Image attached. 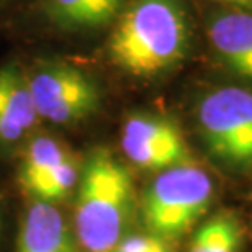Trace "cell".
<instances>
[{
    "instance_id": "obj_1",
    "label": "cell",
    "mask_w": 252,
    "mask_h": 252,
    "mask_svg": "<svg viewBox=\"0 0 252 252\" xmlns=\"http://www.w3.org/2000/svg\"><path fill=\"white\" fill-rule=\"evenodd\" d=\"M190 39L182 0H131L110 36L108 54L125 72L148 77L182 61Z\"/></svg>"
},
{
    "instance_id": "obj_2",
    "label": "cell",
    "mask_w": 252,
    "mask_h": 252,
    "mask_svg": "<svg viewBox=\"0 0 252 252\" xmlns=\"http://www.w3.org/2000/svg\"><path fill=\"white\" fill-rule=\"evenodd\" d=\"M134 206L129 170L108 151L89 156L74 211L77 241L87 252H112L123 239Z\"/></svg>"
},
{
    "instance_id": "obj_3",
    "label": "cell",
    "mask_w": 252,
    "mask_h": 252,
    "mask_svg": "<svg viewBox=\"0 0 252 252\" xmlns=\"http://www.w3.org/2000/svg\"><path fill=\"white\" fill-rule=\"evenodd\" d=\"M213 191V180L198 165L185 162L164 169L144 195V223L154 236L175 238L205 215Z\"/></svg>"
},
{
    "instance_id": "obj_4",
    "label": "cell",
    "mask_w": 252,
    "mask_h": 252,
    "mask_svg": "<svg viewBox=\"0 0 252 252\" xmlns=\"http://www.w3.org/2000/svg\"><path fill=\"white\" fill-rule=\"evenodd\" d=\"M198 126L208 149L231 165H252V92L226 85L198 103Z\"/></svg>"
},
{
    "instance_id": "obj_5",
    "label": "cell",
    "mask_w": 252,
    "mask_h": 252,
    "mask_svg": "<svg viewBox=\"0 0 252 252\" xmlns=\"http://www.w3.org/2000/svg\"><path fill=\"white\" fill-rule=\"evenodd\" d=\"M38 117L70 125L90 117L100 105L97 85L84 70L65 63H48L28 75Z\"/></svg>"
},
{
    "instance_id": "obj_6",
    "label": "cell",
    "mask_w": 252,
    "mask_h": 252,
    "mask_svg": "<svg viewBox=\"0 0 252 252\" xmlns=\"http://www.w3.org/2000/svg\"><path fill=\"white\" fill-rule=\"evenodd\" d=\"M125 156L138 167L164 170L191 162L190 151L179 126L162 117L133 115L122 134Z\"/></svg>"
},
{
    "instance_id": "obj_7",
    "label": "cell",
    "mask_w": 252,
    "mask_h": 252,
    "mask_svg": "<svg viewBox=\"0 0 252 252\" xmlns=\"http://www.w3.org/2000/svg\"><path fill=\"white\" fill-rule=\"evenodd\" d=\"M206 32L223 63L241 77L252 80V12L220 10L210 17Z\"/></svg>"
},
{
    "instance_id": "obj_8",
    "label": "cell",
    "mask_w": 252,
    "mask_h": 252,
    "mask_svg": "<svg viewBox=\"0 0 252 252\" xmlns=\"http://www.w3.org/2000/svg\"><path fill=\"white\" fill-rule=\"evenodd\" d=\"M17 252H77L72 231L46 201L30 206L18 234Z\"/></svg>"
},
{
    "instance_id": "obj_9",
    "label": "cell",
    "mask_w": 252,
    "mask_h": 252,
    "mask_svg": "<svg viewBox=\"0 0 252 252\" xmlns=\"http://www.w3.org/2000/svg\"><path fill=\"white\" fill-rule=\"evenodd\" d=\"M123 0H43L49 22L64 30H94L108 25L120 12Z\"/></svg>"
},
{
    "instance_id": "obj_10",
    "label": "cell",
    "mask_w": 252,
    "mask_h": 252,
    "mask_svg": "<svg viewBox=\"0 0 252 252\" xmlns=\"http://www.w3.org/2000/svg\"><path fill=\"white\" fill-rule=\"evenodd\" d=\"M0 117L17 123L25 131L38 118L28 75L13 64L0 69Z\"/></svg>"
},
{
    "instance_id": "obj_11",
    "label": "cell",
    "mask_w": 252,
    "mask_h": 252,
    "mask_svg": "<svg viewBox=\"0 0 252 252\" xmlns=\"http://www.w3.org/2000/svg\"><path fill=\"white\" fill-rule=\"evenodd\" d=\"M70 156L61 143L49 136H38L30 143L20 167V184L27 191L51 174L63 160Z\"/></svg>"
},
{
    "instance_id": "obj_12",
    "label": "cell",
    "mask_w": 252,
    "mask_h": 252,
    "mask_svg": "<svg viewBox=\"0 0 252 252\" xmlns=\"http://www.w3.org/2000/svg\"><path fill=\"white\" fill-rule=\"evenodd\" d=\"M243 228L233 215L221 213L203 223L190 241L189 252H239Z\"/></svg>"
},
{
    "instance_id": "obj_13",
    "label": "cell",
    "mask_w": 252,
    "mask_h": 252,
    "mask_svg": "<svg viewBox=\"0 0 252 252\" xmlns=\"http://www.w3.org/2000/svg\"><path fill=\"white\" fill-rule=\"evenodd\" d=\"M79 180V169L72 156H67L56 169L51 170V174H48L41 182H38L32 189L33 196H36L39 201H51L61 200L64 196H67L72 189L75 187Z\"/></svg>"
},
{
    "instance_id": "obj_14",
    "label": "cell",
    "mask_w": 252,
    "mask_h": 252,
    "mask_svg": "<svg viewBox=\"0 0 252 252\" xmlns=\"http://www.w3.org/2000/svg\"><path fill=\"white\" fill-rule=\"evenodd\" d=\"M216 2L228 5L229 8H241V10L252 12V0H216Z\"/></svg>"
}]
</instances>
